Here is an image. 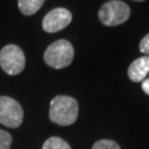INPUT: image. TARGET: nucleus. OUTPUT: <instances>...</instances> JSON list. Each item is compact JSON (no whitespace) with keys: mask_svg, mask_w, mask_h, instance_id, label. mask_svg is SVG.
Wrapping results in <instances>:
<instances>
[{"mask_svg":"<svg viewBox=\"0 0 149 149\" xmlns=\"http://www.w3.org/2000/svg\"><path fill=\"white\" fill-rule=\"evenodd\" d=\"M79 116L77 101L66 95L55 96L50 103V120L60 126H69L76 122Z\"/></svg>","mask_w":149,"mask_h":149,"instance_id":"f257e3e1","label":"nucleus"},{"mask_svg":"<svg viewBox=\"0 0 149 149\" xmlns=\"http://www.w3.org/2000/svg\"><path fill=\"white\" fill-rule=\"evenodd\" d=\"M43 59L50 68L56 70L68 68L74 59V48L68 40H58L47 48Z\"/></svg>","mask_w":149,"mask_h":149,"instance_id":"f03ea898","label":"nucleus"},{"mask_svg":"<svg viewBox=\"0 0 149 149\" xmlns=\"http://www.w3.org/2000/svg\"><path fill=\"white\" fill-rule=\"evenodd\" d=\"M130 17L129 6L120 0H109L101 7L98 19L104 26L116 27L125 23Z\"/></svg>","mask_w":149,"mask_h":149,"instance_id":"7ed1b4c3","label":"nucleus"},{"mask_svg":"<svg viewBox=\"0 0 149 149\" xmlns=\"http://www.w3.org/2000/svg\"><path fill=\"white\" fill-rule=\"evenodd\" d=\"M0 66L8 75H18L24 70L26 56L20 47L8 44L0 51Z\"/></svg>","mask_w":149,"mask_h":149,"instance_id":"20e7f679","label":"nucleus"},{"mask_svg":"<svg viewBox=\"0 0 149 149\" xmlns=\"http://www.w3.org/2000/svg\"><path fill=\"white\" fill-rule=\"evenodd\" d=\"M23 122V109L18 102L9 96H0V124L9 128H18Z\"/></svg>","mask_w":149,"mask_h":149,"instance_id":"39448f33","label":"nucleus"},{"mask_svg":"<svg viewBox=\"0 0 149 149\" xmlns=\"http://www.w3.org/2000/svg\"><path fill=\"white\" fill-rule=\"evenodd\" d=\"M72 21V13L65 8H55L43 18L42 28L48 33H55L63 30Z\"/></svg>","mask_w":149,"mask_h":149,"instance_id":"423d86ee","label":"nucleus"},{"mask_svg":"<svg viewBox=\"0 0 149 149\" xmlns=\"http://www.w3.org/2000/svg\"><path fill=\"white\" fill-rule=\"evenodd\" d=\"M149 73V55L136 59L128 68V77L133 82H141Z\"/></svg>","mask_w":149,"mask_h":149,"instance_id":"0eeeda50","label":"nucleus"},{"mask_svg":"<svg viewBox=\"0 0 149 149\" xmlns=\"http://www.w3.org/2000/svg\"><path fill=\"white\" fill-rule=\"evenodd\" d=\"M45 0H18V7L24 16H32L41 9Z\"/></svg>","mask_w":149,"mask_h":149,"instance_id":"6e6552de","label":"nucleus"},{"mask_svg":"<svg viewBox=\"0 0 149 149\" xmlns=\"http://www.w3.org/2000/svg\"><path fill=\"white\" fill-rule=\"evenodd\" d=\"M42 149H71L70 145L60 137H51L45 140Z\"/></svg>","mask_w":149,"mask_h":149,"instance_id":"1a4fd4ad","label":"nucleus"},{"mask_svg":"<svg viewBox=\"0 0 149 149\" xmlns=\"http://www.w3.org/2000/svg\"><path fill=\"white\" fill-rule=\"evenodd\" d=\"M92 149H120V147L113 140L102 139V140L96 141L95 144L93 145Z\"/></svg>","mask_w":149,"mask_h":149,"instance_id":"9d476101","label":"nucleus"},{"mask_svg":"<svg viewBox=\"0 0 149 149\" xmlns=\"http://www.w3.org/2000/svg\"><path fill=\"white\" fill-rule=\"evenodd\" d=\"M12 137L8 132L0 129V149H10Z\"/></svg>","mask_w":149,"mask_h":149,"instance_id":"9b49d317","label":"nucleus"},{"mask_svg":"<svg viewBox=\"0 0 149 149\" xmlns=\"http://www.w3.org/2000/svg\"><path fill=\"white\" fill-rule=\"evenodd\" d=\"M139 50L146 55H149V33L143 38V40L139 43Z\"/></svg>","mask_w":149,"mask_h":149,"instance_id":"f8f14e48","label":"nucleus"},{"mask_svg":"<svg viewBox=\"0 0 149 149\" xmlns=\"http://www.w3.org/2000/svg\"><path fill=\"white\" fill-rule=\"evenodd\" d=\"M141 87H143V91H144L145 93L149 95V79L147 80L143 81V84H141Z\"/></svg>","mask_w":149,"mask_h":149,"instance_id":"ddd939ff","label":"nucleus"},{"mask_svg":"<svg viewBox=\"0 0 149 149\" xmlns=\"http://www.w3.org/2000/svg\"><path fill=\"white\" fill-rule=\"evenodd\" d=\"M133 1H136V2H143L145 0H133Z\"/></svg>","mask_w":149,"mask_h":149,"instance_id":"4468645a","label":"nucleus"}]
</instances>
